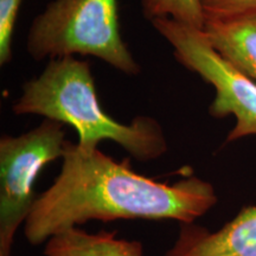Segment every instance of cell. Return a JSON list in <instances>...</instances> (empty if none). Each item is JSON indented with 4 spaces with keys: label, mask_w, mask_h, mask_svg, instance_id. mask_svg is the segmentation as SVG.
Returning a JSON list of instances; mask_svg holds the SVG:
<instances>
[{
    "label": "cell",
    "mask_w": 256,
    "mask_h": 256,
    "mask_svg": "<svg viewBox=\"0 0 256 256\" xmlns=\"http://www.w3.org/2000/svg\"><path fill=\"white\" fill-rule=\"evenodd\" d=\"M215 188L198 177L174 184L136 174L128 159L119 162L95 148L66 142L54 184L34 200L24 232L31 244L89 220H174L194 223L216 206Z\"/></svg>",
    "instance_id": "obj_1"
},
{
    "label": "cell",
    "mask_w": 256,
    "mask_h": 256,
    "mask_svg": "<svg viewBox=\"0 0 256 256\" xmlns=\"http://www.w3.org/2000/svg\"><path fill=\"white\" fill-rule=\"evenodd\" d=\"M12 110L17 115H42L69 124L83 148L112 140L140 162L158 159L168 150L164 130L153 118L140 115L122 124L106 113L89 63L75 56L50 60L40 75L24 83Z\"/></svg>",
    "instance_id": "obj_2"
},
{
    "label": "cell",
    "mask_w": 256,
    "mask_h": 256,
    "mask_svg": "<svg viewBox=\"0 0 256 256\" xmlns=\"http://www.w3.org/2000/svg\"><path fill=\"white\" fill-rule=\"evenodd\" d=\"M26 48L37 60L92 56L126 75L140 72L121 36L118 0H54L32 22Z\"/></svg>",
    "instance_id": "obj_3"
},
{
    "label": "cell",
    "mask_w": 256,
    "mask_h": 256,
    "mask_svg": "<svg viewBox=\"0 0 256 256\" xmlns=\"http://www.w3.org/2000/svg\"><path fill=\"white\" fill-rule=\"evenodd\" d=\"M152 25L172 46L174 58L214 88L210 115L218 119L235 118L226 142L256 136V82L222 58L200 28L168 18L154 19Z\"/></svg>",
    "instance_id": "obj_4"
},
{
    "label": "cell",
    "mask_w": 256,
    "mask_h": 256,
    "mask_svg": "<svg viewBox=\"0 0 256 256\" xmlns=\"http://www.w3.org/2000/svg\"><path fill=\"white\" fill-rule=\"evenodd\" d=\"M66 142V124L51 119L0 140V256H10L14 234L30 215L38 174L49 162L62 159Z\"/></svg>",
    "instance_id": "obj_5"
},
{
    "label": "cell",
    "mask_w": 256,
    "mask_h": 256,
    "mask_svg": "<svg viewBox=\"0 0 256 256\" xmlns=\"http://www.w3.org/2000/svg\"><path fill=\"white\" fill-rule=\"evenodd\" d=\"M180 224L165 256H256V206L243 208L214 232L194 223Z\"/></svg>",
    "instance_id": "obj_6"
},
{
    "label": "cell",
    "mask_w": 256,
    "mask_h": 256,
    "mask_svg": "<svg viewBox=\"0 0 256 256\" xmlns=\"http://www.w3.org/2000/svg\"><path fill=\"white\" fill-rule=\"evenodd\" d=\"M202 32L222 58L256 82V8L232 14L204 12Z\"/></svg>",
    "instance_id": "obj_7"
},
{
    "label": "cell",
    "mask_w": 256,
    "mask_h": 256,
    "mask_svg": "<svg viewBox=\"0 0 256 256\" xmlns=\"http://www.w3.org/2000/svg\"><path fill=\"white\" fill-rule=\"evenodd\" d=\"M46 256H144L138 241L118 238L116 232L88 234L72 228L46 241Z\"/></svg>",
    "instance_id": "obj_8"
},
{
    "label": "cell",
    "mask_w": 256,
    "mask_h": 256,
    "mask_svg": "<svg viewBox=\"0 0 256 256\" xmlns=\"http://www.w3.org/2000/svg\"><path fill=\"white\" fill-rule=\"evenodd\" d=\"M144 16L148 20L174 19L178 23L202 30L204 10L200 0H142Z\"/></svg>",
    "instance_id": "obj_9"
},
{
    "label": "cell",
    "mask_w": 256,
    "mask_h": 256,
    "mask_svg": "<svg viewBox=\"0 0 256 256\" xmlns=\"http://www.w3.org/2000/svg\"><path fill=\"white\" fill-rule=\"evenodd\" d=\"M24 0H0V64L12 58V37L20 6Z\"/></svg>",
    "instance_id": "obj_10"
},
{
    "label": "cell",
    "mask_w": 256,
    "mask_h": 256,
    "mask_svg": "<svg viewBox=\"0 0 256 256\" xmlns=\"http://www.w3.org/2000/svg\"><path fill=\"white\" fill-rule=\"evenodd\" d=\"M200 4L208 14H232L256 8V0H200Z\"/></svg>",
    "instance_id": "obj_11"
}]
</instances>
